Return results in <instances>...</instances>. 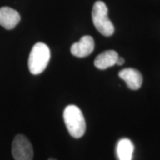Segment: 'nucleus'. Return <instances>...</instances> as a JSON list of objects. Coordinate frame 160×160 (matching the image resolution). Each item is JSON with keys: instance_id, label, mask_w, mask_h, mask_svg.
Wrapping results in <instances>:
<instances>
[{"instance_id": "20e7f679", "label": "nucleus", "mask_w": 160, "mask_h": 160, "mask_svg": "<svg viewBox=\"0 0 160 160\" xmlns=\"http://www.w3.org/2000/svg\"><path fill=\"white\" fill-rule=\"evenodd\" d=\"M12 155L15 160H33V147L25 136H16L12 143Z\"/></svg>"}, {"instance_id": "6e6552de", "label": "nucleus", "mask_w": 160, "mask_h": 160, "mask_svg": "<svg viewBox=\"0 0 160 160\" xmlns=\"http://www.w3.org/2000/svg\"><path fill=\"white\" fill-rule=\"evenodd\" d=\"M119 57L117 52L113 50L104 51L98 55L94 61V65L100 70H105L116 65Z\"/></svg>"}, {"instance_id": "0eeeda50", "label": "nucleus", "mask_w": 160, "mask_h": 160, "mask_svg": "<svg viewBox=\"0 0 160 160\" xmlns=\"http://www.w3.org/2000/svg\"><path fill=\"white\" fill-rule=\"evenodd\" d=\"M20 15L9 7L0 8V25L7 30L13 29L20 22Z\"/></svg>"}, {"instance_id": "f03ea898", "label": "nucleus", "mask_w": 160, "mask_h": 160, "mask_svg": "<svg viewBox=\"0 0 160 160\" xmlns=\"http://www.w3.org/2000/svg\"><path fill=\"white\" fill-rule=\"evenodd\" d=\"M51 59V51L46 44L37 42L32 48L28 58V68L32 74L42 73L47 68Z\"/></svg>"}, {"instance_id": "9b49d317", "label": "nucleus", "mask_w": 160, "mask_h": 160, "mask_svg": "<svg viewBox=\"0 0 160 160\" xmlns=\"http://www.w3.org/2000/svg\"><path fill=\"white\" fill-rule=\"evenodd\" d=\"M48 160H56V159H49Z\"/></svg>"}, {"instance_id": "423d86ee", "label": "nucleus", "mask_w": 160, "mask_h": 160, "mask_svg": "<svg viewBox=\"0 0 160 160\" xmlns=\"http://www.w3.org/2000/svg\"><path fill=\"white\" fill-rule=\"evenodd\" d=\"M119 77L127 84L128 88L137 91L142 85V76L141 73L134 68H125L119 73Z\"/></svg>"}, {"instance_id": "7ed1b4c3", "label": "nucleus", "mask_w": 160, "mask_h": 160, "mask_svg": "<svg viewBox=\"0 0 160 160\" xmlns=\"http://www.w3.org/2000/svg\"><path fill=\"white\" fill-rule=\"evenodd\" d=\"M108 11L103 2L97 1L92 10V20L98 31L105 37H111L114 33V26L108 18Z\"/></svg>"}, {"instance_id": "39448f33", "label": "nucleus", "mask_w": 160, "mask_h": 160, "mask_svg": "<svg viewBox=\"0 0 160 160\" xmlns=\"http://www.w3.org/2000/svg\"><path fill=\"white\" fill-rule=\"evenodd\" d=\"M94 49V40L91 36H84L71 48V53L75 57L83 58L91 54Z\"/></svg>"}, {"instance_id": "f257e3e1", "label": "nucleus", "mask_w": 160, "mask_h": 160, "mask_svg": "<svg viewBox=\"0 0 160 160\" xmlns=\"http://www.w3.org/2000/svg\"><path fill=\"white\" fill-rule=\"evenodd\" d=\"M63 119L71 137L79 139L85 134L86 131L85 117L77 106L73 105L67 106L64 110Z\"/></svg>"}, {"instance_id": "1a4fd4ad", "label": "nucleus", "mask_w": 160, "mask_h": 160, "mask_svg": "<svg viewBox=\"0 0 160 160\" xmlns=\"http://www.w3.org/2000/svg\"><path fill=\"white\" fill-rule=\"evenodd\" d=\"M134 146L129 139L124 138L118 142L117 154L119 160H132Z\"/></svg>"}, {"instance_id": "9d476101", "label": "nucleus", "mask_w": 160, "mask_h": 160, "mask_svg": "<svg viewBox=\"0 0 160 160\" xmlns=\"http://www.w3.org/2000/svg\"><path fill=\"white\" fill-rule=\"evenodd\" d=\"M124 63H125V59H124L122 57H118L117 63L116 64L118 65H122Z\"/></svg>"}]
</instances>
